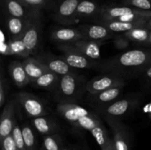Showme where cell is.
I'll use <instances>...</instances> for the list:
<instances>
[{"label":"cell","mask_w":151,"mask_h":150,"mask_svg":"<svg viewBox=\"0 0 151 150\" xmlns=\"http://www.w3.org/2000/svg\"><path fill=\"white\" fill-rule=\"evenodd\" d=\"M35 57L39 60L50 71L53 72L60 76L75 71L73 68L69 66L60 57V56H55L49 53H44V54H38L35 56Z\"/></svg>","instance_id":"9c48e42d"},{"label":"cell","mask_w":151,"mask_h":150,"mask_svg":"<svg viewBox=\"0 0 151 150\" xmlns=\"http://www.w3.org/2000/svg\"><path fill=\"white\" fill-rule=\"evenodd\" d=\"M125 77L114 73L97 76L86 82V91L89 94H97L116 85L125 84Z\"/></svg>","instance_id":"ba28073f"},{"label":"cell","mask_w":151,"mask_h":150,"mask_svg":"<svg viewBox=\"0 0 151 150\" xmlns=\"http://www.w3.org/2000/svg\"><path fill=\"white\" fill-rule=\"evenodd\" d=\"M139 101L140 98L139 96H131L120 100H116L111 104L97 107L95 109L102 116L118 118L134 110L139 105Z\"/></svg>","instance_id":"5b68a950"},{"label":"cell","mask_w":151,"mask_h":150,"mask_svg":"<svg viewBox=\"0 0 151 150\" xmlns=\"http://www.w3.org/2000/svg\"><path fill=\"white\" fill-rule=\"evenodd\" d=\"M9 72L13 81L19 88H23L30 82L22 62L17 60L11 62L9 65Z\"/></svg>","instance_id":"44dd1931"},{"label":"cell","mask_w":151,"mask_h":150,"mask_svg":"<svg viewBox=\"0 0 151 150\" xmlns=\"http://www.w3.org/2000/svg\"><path fill=\"white\" fill-rule=\"evenodd\" d=\"M147 26H148L149 27H150L151 29V18H150V20H149V21L147 22Z\"/></svg>","instance_id":"f35d334b"},{"label":"cell","mask_w":151,"mask_h":150,"mask_svg":"<svg viewBox=\"0 0 151 150\" xmlns=\"http://www.w3.org/2000/svg\"><path fill=\"white\" fill-rule=\"evenodd\" d=\"M43 147L44 150H62L63 146L61 138L56 133L44 135Z\"/></svg>","instance_id":"83f0119b"},{"label":"cell","mask_w":151,"mask_h":150,"mask_svg":"<svg viewBox=\"0 0 151 150\" xmlns=\"http://www.w3.org/2000/svg\"><path fill=\"white\" fill-rule=\"evenodd\" d=\"M22 132L27 150H35V138L32 128L28 124L22 125Z\"/></svg>","instance_id":"f1b7e54d"},{"label":"cell","mask_w":151,"mask_h":150,"mask_svg":"<svg viewBox=\"0 0 151 150\" xmlns=\"http://www.w3.org/2000/svg\"><path fill=\"white\" fill-rule=\"evenodd\" d=\"M15 100H10L5 104L0 121V140L12 134L16 122L15 121Z\"/></svg>","instance_id":"4fadbf2b"},{"label":"cell","mask_w":151,"mask_h":150,"mask_svg":"<svg viewBox=\"0 0 151 150\" xmlns=\"http://www.w3.org/2000/svg\"><path fill=\"white\" fill-rule=\"evenodd\" d=\"M151 65V49H132L120 53L100 63L98 69L126 77L142 73Z\"/></svg>","instance_id":"7a4b0ae2"},{"label":"cell","mask_w":151,"mask_h":150,"mask_svg":"<svg viewBox=\"0 0 151 150\" xmlns=\"http://www.w3.org/2000/svg\"><path fill=\"white\" fill-rule=\"evenodd\" d=\"M147 46H151V31H150V38H149V41H148V44H147Z\"/></svg>","instance_id":"74e56055"},{"label":"cell","mask_w":151,"mask_h":150,"mask_svg":"<svg viewBox=\"0 0 151 150\" xmlns=\"http://www.w3.org/2000/svg\"><path fill=\"white\" fill-rule=\"evenodd\" d=\"M7 8L10 16L13 17L20 18L29 20H39L41 15L35 9L28 10L27 6L22 4L20 1L16 0H8Z\"/></svg>","instance_id":"2e32d148"},{"label":"cell","mask_w":151,"mask_h":150,"mask_svg":"<svg viewBox=\"0 0 151 150\" xmlns=\"http://www.w3.org/2000/svg\"><path fill=\"white\" fill-rule=\"evenodd\" d=\"M79 3V0H63L58 9L55 19L65 26L76 23L78 21L76 11Z\"/></svg>","instance_id":"30bf717a"},{"label":"cell","mask_w":151,"mask_h":150,"mask_svg":"<svg viewBox=\"0 0 151 150\" xmlns=\"http://www.w3.org/2000/svg\"><path fill=\"white\" fill-rule=\"evenodd\" d=\"M22 1L23 4H24V5L32 7L35 10L38 7H42L45 3V0H22Z\"/></svg>","instance_id":"e575fe53"},{"label":"cell","mask_w":151,"mask_h":150,"mask_svg":"<svg viewBox=\"0 0 151 150\" xmlns=\"http://www.w3.org/2000/svg\"><path fill=\"white\" fill-rule=\"evenodd\" d=\"M147 24L145 22H124L116 20H101L100 21V24L106 26L115 34L124 33L139 26H144Z\"/></svg>","instance_id":"7402d4cb"},{"label":"cell","mask_w":151,"mask_h":150,"mask_svg":"<svg viewBox=\"0 0 151 150\" xmlns=\"http://www.w3.org/2000/svg\"><path fill=\"white\" fill-rule=\"evenodd\" d=\"M120 35H114V44L115 47L119 50L125 49L128 48L130 45L131 41L128 40L126 37L123 35V34L119 33Z\"/></svg>","instance_id":"4dcf8cb0"},{"label":"cell","mask_w":151,"mask_h":150,"mask_svg":"<svg viewBox=\"0 0 151 150\" xmlns=\"http://www.w3.org/2000/svg\"><path fill=\"white\" fill-rule=\"evenodd\" d=\"M33 21L35 20L24 19L10 16L7 21V30L10 34V39H22L27 29Z\"/></svg>","instance_id":"e0dca14e"},{"label":"cell","mask_w":151,"mask_h":150,"mask_svg":"<svg viewBox=\"0 0 151 150\" xmlns=\"http://www.w3.org/2000/svg\"><path fill=\"white\" fill-rule=\"evenodd\" d=\"M41 32L40 21L35 20L30 24L24 34L22 41L30 55H35L38 53Z\"/></svg>","instance_id":"7c38bea8"},{"label":"cell","mask_w":151,"mask_h":150,"mask_svg":"<svg viewBox=\"0 0 151 150\" xmlns=\"http://www.w3.org/2000/svg\"><path fill=\"white\" fill-rule=\"evenodd\" d=\"M58 49L63 53L60 57L73 69H98L100 64V62L83 54L71 44H58Z\"/></svg>","instance_id":"277c9868"},{"label":"cell","mask_w":151,"mask_h":150,"mask_svg":"<svg viewBox=\"0 0 151 150\" xmlns=\"http://www.w3.org/2000/svg\"><path fill=\"white\" fill-rule=\"evenodd\" d=\"M69 150H77V149H69Z\"/></svg>","instance_id":"60d3db41"},{"label":"cell","mask_w":151,"mask_h":150,"mask_svg":"<svg viewBox=\"0 0 151 150\" xmlns=\"http://www.w3.org/2000/svg\"><path fill=\"white\" fill-rule=\"evenodd\" d=\"M6 82L4 76L1 74L0 79V107H2L5 102L6 99Z\"/></svg>","instance_id":"836d02e7"},{"label":"cell","mask_w":151,"mask_h":150,"mask_svg":"<svg viewBox=\"0 0 151 150\" xmlns=\"http://www.w3.org/2000/svg\"><path fill=\"white\" fill-rule=\"evenodd\" d=\"M151 29L147 26V24L144 26L133 29L131 30L124 32L123 35L131 41L143 46H147L150 38Z\"/></svg>","instance_id":"603a6c76"},{"label":"cell","mask_w":151,"mask_h":150,"mask_svg":"<svg viewBox=\"0 0 151 150\" xmlns=\"http://www.w3.org/2000/svg\"><path fill=\"white\" fill-rule=\"evenodd\" d=\"M62 150H69V149L66 148V147H63V149H62Z\"/></svg>","instance_id":"ab89813d"},{"label":"cell","mask_w":151,"mask_h":150,"mask_svg":"<svg viewBox=\"0 0 151 150\" xmlns=\"http://www.w3.org/2000/svg\"><path fill=\"white\" fill-rule=\"evenodd\" d=\"M139 9L133 8L131 7H111L103 9L101 11L102 20H115L122 16L134 13Z\"/></svg>","instance_id":"d4e9b609"},{"label":"cell","mask_w":151,"mask_h":150,"mask_svg":"<svg viewBox=\"0 0 151 150\" xmlns=\"http://www.w3.org/2000/svg\"><path fill=\"white\" fill-rule=\"evenodd\" d=\"M59 79H60L59 75L48 71L35 80L30 82V83L35 88L52 91L57 86Z\"/></svg>","instance_id":"cb8c5ba5"},{"label":"cell","mask_w":151,"mask_h":150,"mask_svg":"<svg viewBox=\"0 0 151 150\" xmlns=\"http://www.w3.org/2000/svg\"><path fill=\"white\" fill-rule=\"evenodd\" d=\"M3 53L7 55L12 54V55H16L18 57H24V58H27L30 56L22 39H10L8 44L6 45L5 50L3 51Z\"/></svg>","instance_id":"484cf974"},{"label":"cell","mask_w":151,"mask_h":150,"mask_svg":"<svg viewBox=\"0 0 151 150\" xmlns=\"http://www.w3.org/2000/svg\"><path fill=\"white\" fill-rule=\"evenodd\" d=\"M110 127L113 135V141L117 150H130V134L128 128L118 118L103 116Z\"/></svg>","instance_id":"8992f818"},{"label":"cell","mask_w":151,"mask_h":150,"mask_svg":"<svg viewBox=\"0 0 151 150\" xmlns=\"http://www.w3.org/2000/svg\"><path fill=\"white\" fill-rule=\"evenodd\" d=\"M1 150H19L14 142L12 134L3 139L0 140Z\"/></svg>","instance_id":"d6a6232c"},{"label":"cell","mask_w":151,"mask_h":150,"mask_svg":"<svg viewBox=\"0 0 151 150\" xmlns=\"http://www.w3.org/2000/svg\"><path fill=\"white\" fill-rule=\"evenodd\" d=\"M12 136H13L14 142L16 144L19 150H27L25 146L24 141L23 135H22V129L17 123L15 125L13 130L12 132Z\"/></svg>","instance_id":"f546056e"},{"label":"cell","mask_w":151,"mask_h":150,"mask_svg":"<svg viewBox=\"0 0 151 150\" xmlns=\"http://www.w3.org/2000/svg\"><path fill=\"white\" fill-rule=\"evenodd\" d=\"M125 84L116 85L113 88H109L104 91L97 94H89V99L92 102L93 105L97 107L107 105L116 101L121 94Z\"/></svg>","instance_id":"9a60e30c"},{"label":"cell","mask_w":151,"mask_h":150,"mask_svg":"<svg viewBox=\"0 0 151 150\" xmlns=\"http://www.w3.org/2000/svg\"><path fill=\"white\" fill-rule=\"evenodd\" d=\"M56 111L75 127L89 131L102 150L114 144L100 116L94 112L76 103H58Z\"/></svg>","instance_id":"6da1fadb"},{"label":"cell","mask_w":151,"mask_h":150,"mask_svg":"<svg viewBox=\"0 0 151 150\" xmlns=\"http://www.w3.org/2000/svg\"><path fill=\"white\" fill-rule=\"evenodd\" d=\"M71 44L78 49L83 54L93 60H97V59L100 58L101 55L100 49H101L103 42H97V41L83 39Z\"/></svg>","instance_id":"ac0fdd59"},{"label":"cell","mask_w":151,"mask_h":150,"mask_svg":"<svg viewBox=\"0 0 151 150\" xmlns=\"http://www.w3.org/2000/svg\"><path fill=\"white\" fill-rule=\"evenodd\" d=\"M32 124L37 132L44 135L55 134L59 129L57 123L52 119L46 116L33 118Z\"/></svg>","instance_id":"ffe728a7"},{"label":"cell","mask_w":151,"mask_h":150,"mask_svg":"<svg viewBox=\"0 0 151 150\" xmlns=\"http://www.w3.org/2000/svg\"><path fill=\"white\" fill-rule=\"evenodd\" d=\"M22 64L30 82L35 80L49 71L47 68L36 57H29L24 58Z\"/></svg>","instance_id":"d6986e66"},{"label":"cell","mask_w":151,"mask_h":150,"mask_svg":"<svg viewBox=\"0 0 151 150\" xmlns=\"http://www.w3.org/2000/svg\"><path fill=\"white\" fill-rule=\"evenodd\" d=\"M51 38L59 44H72L83 39L82 33L78 28L59 27L51 32Z\"/></svg>","instance_id":"5bb4252c"},{"label":"cell","mask_w":151,"mask_h":150,"mask_svg":"<svg viewBox=\"0 0 151 150\" xmlns=\"http://www.w3.org/2000/svg\"><path fill=\"white\" fill-rule=\"evenodd\" d=\"M16 96L28 117L36 118L46 116L48 113L44 102L37 96L27 92H19Z\"/></svg>","instance_id":"52a82bcc"},{"label":"cell","mask_w":151,"mask_h":150,"mask_svg":"<svg viewBox=\"0 0 151 150\" xmlns=\"http://www.w3.org/2000/svg\"><path fill=\"white\" fill-rule=\"evenodd\" d=\"M128 4L139 10L151 11L150 0H128Z\"/></svg>","instance_id":"1f68e13d"},{"label":"cell","mask_w":151,"mask_h":150,"mask_svg":"<svg viewBox=\"0 0 151 150\" xmlns=\"http://www.w3.org/2000/svg\"><path fill=\"white\" fill-rule=\"evenodd\" d=\"M142 73L143 75H144V77L147 80L150 81L151 82V65L149 66L147 69H145V71Z\"/></svg>","instance_id":"d590c367"},{"label":"cell","mask_w":151,"mask_h":150,"mask_svg":"<svg viewBox=\"0 0 151 150\" xmlns=\"http://www.w3.org/2000/svg\"><path fill=\"white\" fill-rule=\"evenodd\" d=\"M78 28L82 33L83 39L88 41L103 42L115 35V33L101 24L80 25Z\"/></svg>","instance_id":"8fae6325"},{"label":"cell","mask_w":151,"mask_h":150,"mask_svg":"<svg viewBox=\"0 0 151 150\" xmlns=\"http://www.w3.org/2000/svg\"><path fill=\"white\" fill-rule=\"evenodd\" d=\"M97 11V6L94 2L88 0L80 1L76 11V16L78 17H89L95 14Z\"/></svg>","instance_id":"4316f807"},{"label":"cell","mask_w":151,"mask_h":150,"mask_svg":"<svg viewBox=\"0 0 151 150\" xmlns=\"http://www.w3.org/2000/svg\"><path fill=\"white\" fill-rule=\"evenodd\" d=\"M86 82L83 76L75 71L60 76L55 88V96L58 103H76L86 91Z\"/></svg>","instance_id":"3957f363"},{"label":"cell","mask_w":151,"mask_h":150,"mask_svg":"<svg viewBox=\"0 0 151 150\" xmlns=\"http://www.w3.org/2000/svg\"><path fill=\"white\" fill-rule=\"evenodd\" d=\"M105 150H117L116 149V146H115V144H114V145L111 146L110 147H109V148L106 149Z\"/></svg>","instance_id":"8d00e7d4"}]
</instances>
